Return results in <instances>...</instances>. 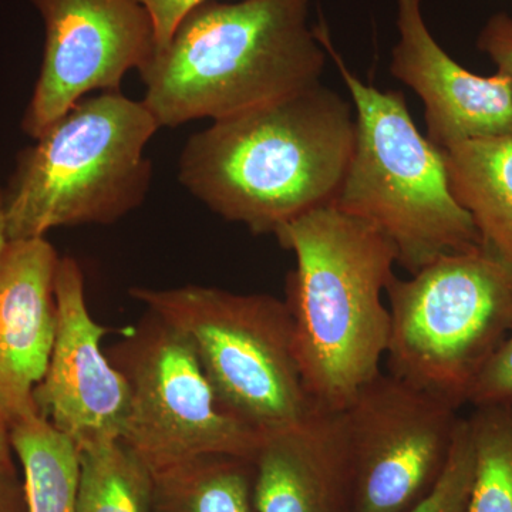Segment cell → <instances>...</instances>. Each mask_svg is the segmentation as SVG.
Returning a JSON list of instances; mask_svg holds the SVG:
<instances>
[{"label": "cell", "mask_w": 512, "mask_h": 512, "mask_svg": "<svg viewBox=\"0 0 512 512\" xmlns=\"http://www.w3.org/2000/svg\"><path fill=\"white\" fill-rule=\"evenodd\" d=\"M356 141L353 106L322 83L191 134L178 181L256 235L335 201Z\"/></svg>", "instance_id": "6da1fadb"}, {"label": "cell", "mask_w": 512, "mask_h": 512, "mask_svg": "<svg viewBox=\"0 0 512 512\" xmlns=\"http://www.w3.org/2000/svg\"><path fill=\"white\" fill-rule=\"evenodd\" d=\"M311 0H208L192 9L141 70L161 127L220 121L320 83L326 52Z\"/></svg>", "instance_id": "7a4b0ae2"}, {"label": "cell", "mask_w": 512, "mask_h": 512, "mask_svg": "<svg viewBox=\"0 0 512 512\" xmlns=\"http://www.w3.org/2000/svg\"><path fill=\"white\" fill-rule=\"evenodd\" d=\"M296 256L288 303L303 384L320 412H345L382 370L390 333L383 295L396 249L372 225L318 208L275 232Z\"/></svg>", "instance_id": "3957f363"}, {"label": "cell", "mask_w": 512, "mask_h": 512, "mask_svg": "<svg viewBox=\"0 0 512 512\" xmlns=\"http://www.w3.org/2000/svg\"><path fill=\"white\" fill-rule=\"evenodd\" d=\"M160 130L143 100L86 97L20 151L5 190L9 241L77 225H110L146 201V148Z\"/></svg>", "instance_id": "277c9868"}, {"label": "cell", "mask_w": 512, "mask_h": 512, "mask_svg": "<svg viewBox=\"0 0 512 512\" xmlns=\"http://www.w3.org/2000/svg\"><path fill=\"white\" fill-rule=\"evenodd\" d=\"M316 33L356 116L355 148L333 207L382 232L410 275L440 256L480 247L476 225L451 192L443 151L421 136L404 94L363 83L330 45L328 32Z\"/></svg>", "instance_id": "5b68a950"}, {"label": "cell", "mask_w": 512, "mask_h": 512, "mask_svg": "<svg viewBox=\"0 0 512 512\" xmlns=\"http://www.w3.org/2000/svg\"><path fill=\"white\" fill-rule=\"evenodd\" d=\"M130 296L187 336L222 409L262 436L318 412L303 384L288 303L200 285L136 286Z\"/></svg>", "instance_id": "8992f818"}, {"label": "cell", "mask_w": 512, "mask_h": 512, "mask_svg": "<svg viewBox=\"0 0 512 512\" xmlns=\"http://www.w3.org/2000/svg\"><path fill=\"white\" fill-rule=\"evenodd\" d=\"M390 375L461 407L512 330V271L480 247L440 256L386 288Z\"/></svg>", "instance_id": "52a82bcc"}, {"label": "cell", "mask_w": 512, "mask_h": 512, "mask_svg": "<svg viewBox=\"0 0 512 512\" xmlns=\"http://www.w3.org/2000/svg\"><path fill=\"white\" fill-rule=\"evenodd\" d=\"M109 359L131 390L120 440L154 474L210 454L255 460L264 436L222 409L183 332L148 311Z\"/></svg>", "instance_id": "ba28073f"}, {"label": "cell", "mask_w": 512, "mask_h": 512, "mask_svg": "<svg viewBox=\"0 0 512 512\" xmlns=\"http://www.w3.org/2000/svg\"><path fill=\"white\" fill-rule=\"evenodd\" d=\"M460 407L380 372L345 410L353 512H409L450 458Z\"/></svg>", "instance_id": "9c48e42d"}, {"label": "cell", "mask_w": 512, "mask_h": 512, "mask_svg": "<svg viewBox=\"0 0 512 512\" xmlns=\"http://www.w3.org/2000/svg\"><path fill=\"white\" fill-rule=\"evenodd\" d=\"M45 25L35 89L23 113L33 140L94 92H120L124 77L157 52L153 20L138 0H30Z\"/></svg>", "instance_id": "30bf717a"}, {"label": "cell", "mask_w": 512, "mask_h": 512, "mask_svg": "<svg viewBox=\"0 0 512 512\" xmlns=\"http://www.w3.org/2000/svg\"><path fill=\"white\" fill-rule=\"evenodd\" d=\"M55 302V343L35 389L40 416L77 447L120 439L130 412V384L101 350L110 329L90 315L82 268L70 256L57 265Z\"/></svg>", "instance_id": "8fae6325"}, {"label": "cell", "mask_w": 512, "mask_h": 512, "mask_svg": "<svg viewBox=\"0 0 512 512\" xmlns=\"http://www.w3.org/2000/svg\"><path fill=\"white\" fill-rule=\"evenodd\" d=\"M424 0H397L399 40L390 73L423 100L427 138L440 150L512 134V86L503 74L480 76L458 64L431 35Z\"/></svg>", "instance_id": "7c38bea8"}, {"label": "cell", "mask_w": 512, "mask_h": 512, "mask_svg": "<svg viewBox=\"0 0 512 512\" xmlns=\"http://www.w3.org/2000/svg\"><path fill=\"white\" fill-rule=\"evenodd\" d=\"M59 259L46 238L9 241L0 255V409L9 429L40 414L35 389L55 343Z\"/></svg>", "instance_id": "4fadbf2b"}, {"label": "cell", "mask_w": 512, "mask_h": 512, "mask_svg": "<svg viewBox=\"0 0 512 512\" xmlns=\"http://www.w3.org/2000/svg\"><path fill=\"white\" fill-rule=\"evenodd\" d=\"M259 512H353L345 413L315 412L262 437L255 460Z\"/></svg>", "instance_id": "5bb4252c"}, {"label": "cell", "mask_w": 512, "mask_h": 512, "mask_svg": "<svg viewBox=\"0 0 512 512\" xmlns=\"http://www.w3.org/2000/svg\"><path fill=\"white\" fill-rule=\"evenodd\" d=\"M448 183L481 245L512 271V134L444 148Z\"/></svg>", "instance_id": "9a60e30c"}, {"label": "cell", "mask_w": 512, "mask_h": 512, "mask_svg": "<svg viewBox=\"0 0 512 512\" xmlns=\"http://www.w3.org/2000/svg\"><path fill=\"white\" fill-rule=\"evenodd\" d=\"M154 512H259L254 460L210 454L154 474Z\"/></svg>", "instance_id": "2e32d148"}, {"label": "cell", "mask_w": 512, "mask_h": 512, "mask_svg": "<svg viewBox=\"0 0 512 512\" xmlns=\"http://www.w3.org/2000/svg\"><path fill=\"white\" fill-rule=\"evenodd\" d=\"M13 454L22 466L28 512H77L79 448L45 417L10 427Z\"/></svg>", "instance_id": "e0dca14e"}, {"label": "cell", "mask_w": 512, "mask_h": 512, "mask_svg": "<svg viewBox=\"0 0 512 512\" xmlns=\"http://www.w3.org/2000/svg\"><path fill=\"white\" fill-rule=\"evenodd\" d=\"M77 448V512H154V473L123 441L99 440Z\"/></svg>", "instance_id": "ac0fdd59"}, {"label": "cell", "mask_w": 512, "mask_h": 512, "mask_svg": "<svg viewBox=\"0 0 512 512\" xmlns=\"http://www.w3.org/2000/svg\"><path fill=\"white\" fill-rule=\"evenodd\" d=\"M474 477L467 512H512V406H480L468 417Z\"/></svg>", "instance_id": "d6986e66"}, {"label": "cell", "mask_w": 512, "mask_h": 512, "mask_svg": "<svg viewBox=\"0 0 512 512\" xmlns=\"http://www.w3.org/2000/svg\"><path fill=\"white\" fill-rule=\"evenodd\" d=\"M473 477V440L468 420L461 417L443 476L431 493L409 512H467Z\"/></svg>", "instance_id": "ffe728a7"}, {"label": "cell", "mask_w": 512, "mask_h": 512, "mask_svg": "<svg viewBox=\"0 0 512 512\" xmlns=\"http://www.w3.org/2000/svg\"><path fill=\"white\" fill-rule=\"evenodd\" d=\"M467 403L474 407L512 406V330L481 370L468 393Z\"/></svg>", "instance_id": "44dd1931"}, {"label": "cell", "mask_w": 512, "mask_h": 512, "mask_svg": "<svg viewBox=\"0 0 512 512\" xmlns=\"http://www.w3.org/2000/svg\"><path fill=\"white\" fill-rule=\"evenodd\" d=\"M477 49L490 57L497 73L510 80L512 86V16L507 12L494 13L485 22L477 37Z\"/></svg>", "instance_id": "7402d4cb"}, {"label": "cell", "mask_w": 512, "mask_h": 512, "mask_svg": "<svg viewBox=\"0 0 512 512\" xmlns=\"http://www.w3.org/2000/svg\"><path fill=\"white\" fill-rule=\"evenodd\" d=\"M153 20L157 50L163 49L181 20L208 0H138Z\"/></svg>", "instance_id": "603a6c76"}, {"label": "cell", "mask_w": 512, "mask_h": 512, "mask_svg": "<svg viewBox=\"0 0 512 512\" xmlns=\"http://www.w3.org/2000/svg\"><path fill=\"white\" fill-rule=\"evenodd\" d=\"M0 512H28L25 487L16 466H0Z\"/></svg>", "instance_id": "cb8c5ba5"}, {"label": "cell", "mask_w": 512, "mask_h": 512, "mask_svg": "<svg viewBox=\"0 0 512 512\" xmlns=\"http://www.w3.org/2000/svg\"><path fill=\"white\" fill-rule=\"evenodd\" d=\"M0 466H15L8 421L0 409Z\"/></svg>", "instance_id": "d4e9b609"}, {"label": "cell", "mask_w": 512, "mask_h": 512, "mask_svg": "<svg viewBox=\"0 0 512 512\" xmlns=\"http://www.w3.org/2000/svg\"><path fill=\"white\" fill-rule=\"evenodd\" d=\"M8 228H6L5 190L0 187V255L8 244Z\"/></svg>", "instance_id": "484cf974"}]
</instances>
